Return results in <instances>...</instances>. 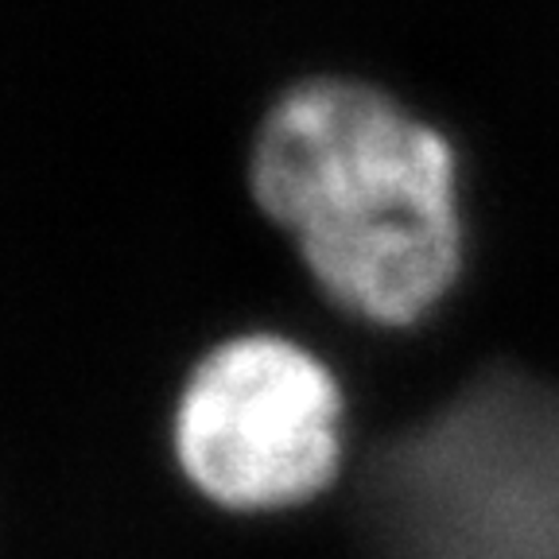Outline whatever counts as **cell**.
Here are the masks:
<instances>
[{"mask_svg":"<svg viewBox=\"0 0 559 559\" xmlns=\"http://www.w3.org/2000/svg\"><path fill=\"white\" fill-rule=\"evenodd\" d=\"M249 194L314 288L369 326L424 323L463 276L459 152L373 82L311 74L280 90L249 144Z\"/></svg>","mask_w":559,"mask_h":559,"instance_id":"6da1fadb","label":"cell"},{"mask_svg":"<svg viewBox=\"0 0 559 559\" xmlns=\"http://www.w3.org/2000/svg\"><path fill=\"white\" fill-rule=\"evenodd\" d=\"M377 559H559V384L486 369L369 478Z\"/></svg>","mask_w":559,"mask_h":559,"instance_id":"7a4b0ae2","label":"cell"},{"mask_svg":"<svg viewBox=\"0 0 559 559\" xmlns=\"http://www.w3.org/2000/svg\"><path fill=\"white\" fill-rule=\"evenodd\" d=\"M167 451L206 506L237 516L299 509L338 478L346 393L334 369L292 334H226L175 389Z\"/></svg>","mask_w":559,"mask_h":559,"instance_id":"3957f363","label":"cell"}]
</instances>
